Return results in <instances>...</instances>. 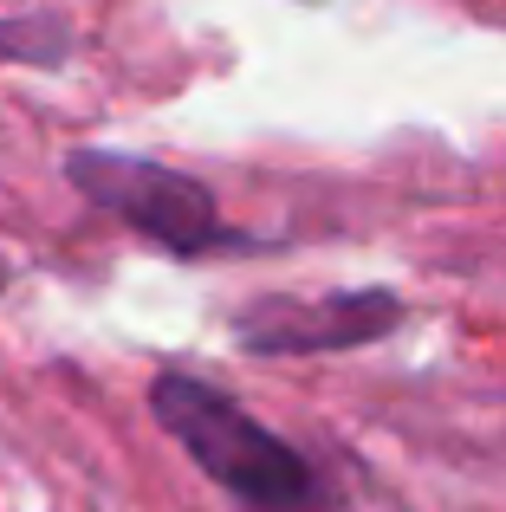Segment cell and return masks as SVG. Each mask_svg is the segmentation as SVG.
<instances>
[{
    "label": "cell",
    "instance_id": "obj_2",
    "mask_svg": "<svg viewBox=\"0 0 506 512\" xmlns=\"http://www.w3.org/2000/svg\"><path fill=\"white\" fill-rule=\"evenodd\" d=\"M72 182L98 201L104 214H117L124 227H137L143 240L169 253H208L221 240V214L195 175L169 163H143V156H104L85 150L72 156Z\"/></svg>",
    "mask_w": 506,
    "mask_h": 512
},
{
    "label": "cell",
    "instance_id": "obj_1",
    "mask_svg": "<svg viewBox=\"0 0 506 512\" xmlns=\"http://www.w3.org/2000/svg\"><path fill=\"white\" fill-rule=\"evenodd\" d=\"M150 409H156V422L189 448V461L202 467L215 487H228L234 500L286 512V506H299L305 493H312V467H305L273 428L253 422L234 396L208 389L202 376H182V370L156 376Z\"/></svg>",
    "mask_w": 506,
    "mask_h": 512
},
{
    "label": "cell",
    "instance_id": "obj_3",
    "mask_svg": "<svg viewBox=\"0 0 506 512\" xmlns=\"http://www.w3.org/2000/svg\"><path fill=\"white\" fill-rule=\"evenodd\" d=\"M403 305L390 292H325V299H266L241 312L234 338L266 357H312V350H351L396 331Z\"/></svg>",
    "mask_w": 506,
    "mask_h": 512
}]
</instances>
